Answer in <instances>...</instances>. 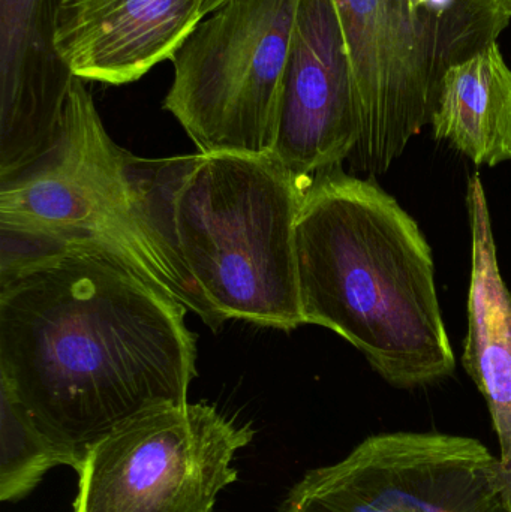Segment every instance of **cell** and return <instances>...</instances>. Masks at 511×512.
<instances>
[{"label": "cell", "mask_w": 511, "mask_h": 512, "mask_svg": "<svg viewBox=\"0 0 511 512\" xmlns=\"http://www.w3.org/2000/svg\"><path fill=\"white\" fill-rule=\"evenodd\" d=\"M5 239L15 245L2 242L0 258V393L69 468L123 424L188 402V307L98 246Z\"/></svg>", "instance_id": "obj_1"}, {"label": "cell", "mask_w": 511, "mask_h": 512, "mask_svg": "<svg viewBox=\"0 0 511 512\" xmlns=\"http://www.w3.org/2000/svg\"><path fill=\"white\" fill-rule=\"evenodd\" d=\"M305 324L359 349L393 387H425L455 372L431 246L417 222L374 180L324 171L296 222Z\"/></svg>", "instance_id": "obj_2"}, {"label": "cell", "mask_w": 511, "mask_h": 512, "mask_svg": "<svg viewBox=\"0 0 511 512\" xmlns=\"http://www.w3.org/2000/svg\"><path fill=\"white\" fill-rule=\"evenodd\" d=\"M144 207L222 322L305 325L296 222L309 183L272 155L200 153L137 159Z\"/></svg>", "instance_id": "obj_3"}, {"label": "cell", "mask_w": 511, "mask_h": 512, "mask_svg": "<svg viewBox=\"0 0 511 512\" xmlns=\"http://www.w3.org/2000/svg\"><path fill=\"white\" fill-rule=\"evenodd\" d=\"M0 230L2 236L39 245L98 246L213 330L224 324L150 219L132 174V156L105 131L81 78L69 89L56 150L2 185Z\"/></svg>", "instance_id": "obj_4"}, {"label": "cell", "mask_w": 511, "mask_h": 512, "mask_svg": "<svg viewBox=\"0 0 511 512\" xmlns=\"http://www.w3.org/2000/svg\"><path fill=\"white\" fill-rule=\"evenodd\" d=\"M359 107L357 168L384 174L431 125L441 80L498 42L511 0H338Z\"/></svg>", "instance_id": "obj_5"}, {"label": "cell", "mask_w": 511, "mask_h": 512, "mask_svg": "<svg viewBox=\"0 0 511 512\" xmlns=\"http://www.w3.org/2000/svg\"><path fill=\"white\" fill-rule=\"evenodd\" d=\"M300 0H227L171 57L165 111L200 153L270 155Z\"/></svg>", "instance_id": "obj_6"}, {"label": "cell", "mask_w": 511, "mask_h": 512, "mask_svg": "<svg viewBox=\"0 0 511 512\" xmlns=\"http://www.w3.org/2000/svg\"><path fill=\"white\" fill-rule=\"evenodd\" d=\"M254 430L209 403L140 415L87 451L74 512H213Z\"/></svg>", "instance_id": "obj_7"}, {"label": "cell", "mask_w": 511, "mask_h": 512, "mask_svg": "<svg viewBox=\"0 0 511 512\" xmlns=\"http://www.w3.org/2000/svg\"><path fill=\"white\" fill-rule=\"evenodd\" d=\"M276 512H511L501 460L443 433L371 436L341 462L312 469Z\"/></svg>", "instance_id": "obj_8"}, {"label": "cell", "mask_w": 511, "mask_h": 512, "mask_svg": "<svg viewBox=\"0 0 511 512\" xmlns=\"http://www.w3.org/2000/svg\"><path fill=\"white\" fill-rule=\"evenodd\" d=\"M359 107L338 0H300L270 155L311 182L356 152Z\"/></svg>", "instance_id": "obj_9"}, {"label": "cell", "mask_w": 511, "mask_h": 512, "mask_svg": "<svg viewBox=\"0 0 511 512\" xmlns=\"http://www.w3.org/2000/svg\"><path fill=\"white\" fill-rule=\"evenodd\" d=\"M62 0H0V183L41 165L62 137L74 74L56 48Z\"/></svg>", "instance_id": "obj_10"}, {"label": "cell", "mask_w": 511, "mask_h": 512, "mask_svg": "<svg viewBox=\"0 0 511 512\" xmlns=\"http://www.w3.org/2000/svg\"><path fill=\"white\" fill-rule=\"evenodd\" d=\"M206 0H62L56 48L74 77L123 86L174 56Z\"/></svg>", "instance_id": "obj_11"}, {"label": "cell", "mask_w": 511, "mask_h": 512, "mask_svg": "<svg viewBox=\"0 0 511 512\" xmlns=\"http://www.w3.org/2000/svg\"><path fill=\"white\" fill-rule=\"evenodd\" d=\"M467 206L471 279L462 364L488 403L498 457L511 465V292L501 276L488 198L477 173L468 180Z\"/></svg>", "instance_id": "obj_12"}, {"label": "cell", "mask_w": 511, "mask_h": 512, "mask_svg": "<svg viewBox=\"0 0 511 512\" xmlns=\"http://www.w3.org/2000/svg\"><path fill=\"white\" fill-rule=\"evenodd\" d=\"M431 125L479 167L511 161V68L498 42L444 74Z\"/></svg>", "instance_id": "obj_13"}, {"label": "cell", "mask_w": 511, "mask_h": 512, "mask_svg": "<svg viewBox=\"0 0 511 512\" xmlns=\"http://www.w3.org/2000/svg\"><path fill=\"white\" fill-rule=\"evenodd\" d=\"M2 397L0 499L17 502L29 495L48 471L69 466L68 459L24 417L5 394Z\"/></svg>", "instance_id": "obj_14"}, {"label": "cell", "mask_w": 511, "mask_h": 512, "mask_svg": "<svg viewBox=\"0 0 511 512\" xmlns=\"http://www.w3.org/2000/svg\"><path fill=\"white\" fill-rule=\"evenodd\" d=\"M501 481H503L504 495L511 510V465H504L503 462H501Z\"/></svg>", "instance_id": "obj_15"}, {"label": "cell", "mask_w": 511, "mask_h": 512, "mask_svg": "<svg viewBox=\"0 0 511 512\" xmlns=\"http://www.w3.org/2000/svg\"><path fill=\"white\" fill-rule=\"evenodd\" d=\"M224 2H227V0H206V5H204V17L210 14V12L215 11V9Z\"/></svg>", "instance_id": "obj_16"}]
</instances>
